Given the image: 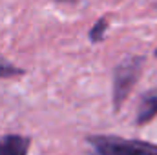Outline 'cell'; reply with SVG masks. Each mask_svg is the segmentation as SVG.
Instances as JSON below:
<instances>
[{"instance_id":"cell-5","label":"cell","mask_w":157,"mask_h":155,"mask_svg":"<svg viewBox=\"0 0 157 155\" xmlns=\"http://www.w3.org/2000/svg\"><path fill=\"white\" fill-rule=\"evenodd\" d=\"M108 28H110V17L108 15H102L88 31V40L91 44H101L102 40L106 39V33H108Z\"/></svg>"},{"instance_id":"cell-1","label":"cell","mask_w":157,"mask_h":155,"mask_svg":"<svg viewBox=\"0 0 157 155\" xmlns=\"http://www.w3.org/2000/svg\"><path fill=\"white\" fill-rule=\"evenodd\" d=\"M146 64L144 55H132L119 62L112 71V104L113 112L119 113L128 97L132 95L135 84L141 80L143 70Z\"/></svg>"},{"instance_id":"cell-2","label":"cell","mask_w":157,"mask_h":155,"mask_svg":"<svg viewBox=\"0 0 157 155\" xmlns=\"http://www.w3.org/2000/svg\"><path fill=\"white\" fill-rule=\"evenodd\" d=\"M90 155H157V144L119 135H88Z\"/></svg>"},{"instance_id":"cell-3","label":"cell","mask_w":157,"mask_h":155,"mask_svg":"<svg viewBox=\"0 0 157 155\" xmlns=\"http://www.w3.org/2000/svg\"><path fill=\"white\" fill-rule=\"evenodd\" d=\"M157 117V88L144 91L139 99V106L135 112V126H144Z\"/></svg>"},{"instance_id":"cell-9","label":"cell","mask_w":157,"mask_h":155,"mask_svg":"<svg viewBox=\"0 0 157 155\" xmlns=\"http://www.w3.org/2000/svg\"><path fill=\"white\" fill-rule=\"evenodd\" d=\"M155 9H157V6H155Z\"/></svg>"},{"instance_id":"cell-7","label":"cell","mask_w":157,"mask_h":155,"mask_svg":"<svg viewBox=\"0 0 157 155\" xmlns=\"http://www.w3.org/2000/svg\"><path fill=\"white\" fill-rule=\"evenodd\" d=\"M55 2H59V4H77L78 0H55Z\"/></svg>"},{"instance_id":"cell-6","label":"cell","mask_w":157,"mask_h":155,"mask_svg":"<svg viewBox=\"0 0 157 155\" xmlns=\"http://www.w3.org/2000/svg\"><path fill=\"white\" fill-rule=\"evenodd\" d=\"M26 71L18 66H15L13 62H9L6 57H2L0 53V78H15V77H22Z\"/></svg>"},{"instance_id":"cell-8","label":"cell","mask_w":157,"mask_h":155,"mask_svg":"<svg viewBox=\"0 0 157 155\" xmlns=\"http://www.w3.org/2000/svg\"><path fill=\"white\" fill-rule=\"evenodd\" d=\"M154 55H155V59H157V47H155V51H154Z\"/></svg>"},{"instance_id":"cell-4","label":"cell","mask_w":157,"mask_h":155,"mask_svg":"<svg viewBox=\"0 0 157 155\" xmlns=\"http://www.w3.org/2000/svg\"><path fill=\"white\" fill-rule=\"evenodd\" d=\"M31 137L22 133H6L0 137V155H28Z\"/></svg>"}]
</instances>
